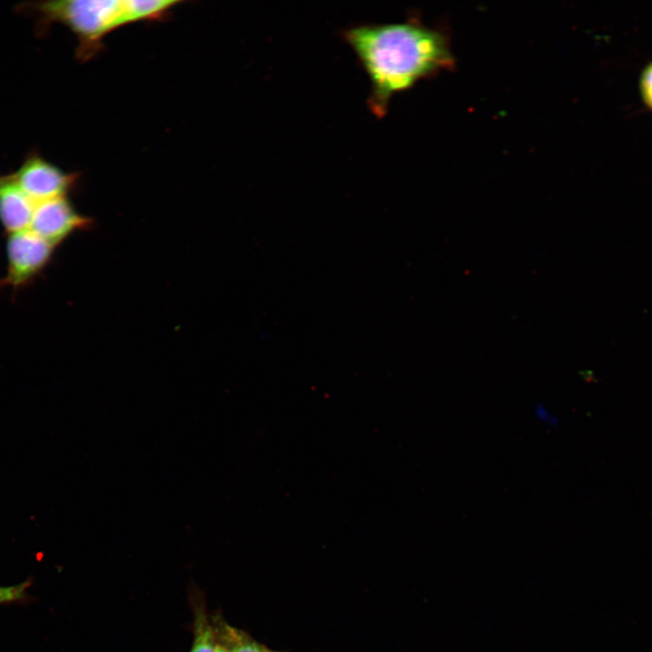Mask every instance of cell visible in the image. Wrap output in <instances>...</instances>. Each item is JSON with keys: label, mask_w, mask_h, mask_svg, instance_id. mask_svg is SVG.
I'll return each instance as SVG.
<instances>
[{"label": "cell", "mask_w": 652, "mask_h": 652, "mask_svg": "<svg viewBox=\"0 0 652 652\" xmlns=\"http://www.w3.org/2000/svg\"><path fill=\"white\" fill-rule=\"evenodd\" d=\"M179 3L175 0H126L129 23L158 19Z\"/></svg>", "instance_id": "cell-7"}, {"label": "cell", "mask_w": 652, "mask_h": 652, "mask_svg": "<svg viewBox=\"0 0 652 652\" xmlns=\"http://www.w3.org/2000/svg\"><path fill=\"white\" fill-rule=\"evenodd\" d=\"M229 634L231 644H233L232 652H273L235 630L230 629Z\"/></svg>", "instance_id": "cell-9"}, {"label": "cell", "mask_w": 652, "mask_h": 652, "mask_svg": "<svg viewBox=\"0 0 652 652\" xmlns=\"http://www.w3.org/2000/svg\"><path fill=\"white\" fill-rule=\"evenodd\" d=\"M7 268L0 286L19 290L33 283L51 261L54 246L30 228L7 235Z\"/></svg>", "instance_id": "cell-3"}, {"label": "cell", "mask_w": 652, "mask_h": 652, "mask_svg": "<svg viewBox=\"0 0 652 652\" xmlns=\"http://www.w3.org/2000/svg\"><path fill=\"white\" fill-rule=\"evenodd\" d=\"M34 18L43 34L55 23L62 24L79 39V54L87 57L111 31L130 24L126 0H65L26 2L16 7Z\"/></svg>", "instance_id": "cell-2"}, {"label": "cell", "mask_w": 652, "mask_h": 652, "mask_svg": "<svg viewBox=\"0 0 652 652\" xmlns=\"http://www.w3.org/2000/svg\"><path fill=\"white\" fill-rule=\"evenodd\" d=\"M215 652H230L226 647L216 646Z\"/></svg>", "instance_id": "cell-12"}, {"label": "cell", "mask_w": 652, "mask_h": 652, "mask_svg": "<svg viewBox=\"0 0 652 652\" xmlns=\"http://www.w3.org/2000/svg\"><path fill=\"white\" fill-rule=\"evenodd\" d=\"M215 644L210 628L200 623L191 652H215Z\"/></svg>", "instance_id": "cell-10"}, {"label": "cell", "mask_w": 652, "mask_h": 652, "mask_svg": "<svg viewBox=\"0 0 652 652\" xmlns=\"http://www.w3.org/2000/svg\"><path fill=\"white\" fill-rule=\"evenodd\" d=\"M34 206L11 173L0 176V223L7 235L30 228Z\"/></svg>", "instance_id": "cell-6"}, {"label": "cell", "mask_w": 652, "mask_h": 652, "mask_svg": "<svg viewBox=\"0 0 652 652\" xmlns=\"http://www.w3.org/2000/svg\"><path fill=\"white\" fill-rule=\"evenodd\" d=\"M370 84V111L385 116L393 95L452 62L437 32L418 23L362 24L342 31Z\"/></svg>", "instance_id": "cell-1"}, {"label": "cell", "mask_w": 652, "mask_h": 652, "mask_svg": "<svg viewBox=\"0 0 652 652\" xmlns=\"http://www.w3.org/2000/svg\"><path fill=\"white\" fill-rule=\"evenodd\" d=\"M640 91L644 102L652 110V62L647 65L640 79Z\"/></svg>", "instance_id": "cell-11"}, {"label": "cell", "mask_w": 652, "mask_h": 652, "mask_svg": "<svg viewBox=\"0 0 652 652\" xmlns=\"http://www.w3.org/2000/svg\"><path fill=\"white\" fill-rule=\"evenodd\" d=\"M88 225L89 219L81 216L66 197H61L35 204L30 229L55 246Z\"/></svg>", "instance_id": "cell-5"}, {"label": "cell", "mask_w": 652, "mask_h": 652, "mask_svg": "<svg viewBox=\"0 0 652 652\" xmlns=\"http://www.w3.org/2000/svg\"><path fill=\"white\" fill-rule=\"evenodd\" d=\"M31 584V580H25L14 586L0 587V605L28 601Z\"/></svg>", "instance_id": "cell-8"}, {"label": "cell", "mask_w": 652, "mask_h": 652, "mask_svg": "<svg viewBox=\"0 0 652 652\" xmlns=\"http://www.w3.org/2000/svg\"><path fill=\"white\" fill-rule=\"evenodd\" d=\"M11 174L22 190L35 204L66 197L76 181L74 174L62 171L37 152L30 153L22 165Z\"/></svg>", "instance_id": "cell-4"}]
</instances>
